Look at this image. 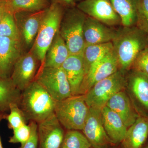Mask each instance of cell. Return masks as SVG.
I'll use <instances>...</instances> for the list:
<instances>
[{
  "label": "cell",
  "mask_w": 148,
  "mask_h": 148,
  "mask_svg": "<svg viewBox=\"0 0 148 148\" xmlns=\"http://www.w3.org/2000/svg\"><path fill=\"white\" fill-rule=\"evenodd\" d=\"M148 34L136 26H121L116 29L112 42L119 65V70L125 74L140 51L148 47Z\"/></svg>",
  "instance_id": "1"
},
{
  "label": "cell",
  "mask_w": 148,
  "mask_h": 148,
  "mask_svg": "<svg viewBox=\"0 0 148 148\" xmlns=\"http://www.w3.org/2000/svg\"><path fill=\"white\" fill-rule=\"evenodd\" d=\"M56 101L35 80L21 92L19 108L27 121L38 123L54 114Z\"/></svg>",
  "instance_id": "2"
},
{
  "label": "cell",
  "mask_w": 148,
  "mask_h": 148,
  "mask_svg": "<svg viewBox=\"0 0 148 148\" xmlns=\"http://www.w3.org/2000/svg\"><path fill=\"white\" fill-rule=\"evenodd\" d=\"M65 10L60 5L51 3L47 10L31 49L39 61V69L42 67L48 49L59 31Z\"/></svg>",
  "instance_id": "3"
},
{
  "label": "cell",
  "mask_w": 148,
  "mask_h": 148,
  "mask_svg": "<svg viewBox=\"0 0 148 148\" xmlns=\"http://www.w3.org/2000/svg\"><path fill=\"white\" fill-rule=\"evenodd\" d=\"M88 111L84 95H78L56 101L54 113L60 124L66 129L82 130Z\"/></svg>",
  "instance_id": "4"
},
{
  "label": "cell",
  "mask_w": 148,
  "mask_h": 148,
  "mask_svg": "<svg viewBox=\"0 0 148 148\" xmlns=\"http://www.w3.org/2000/svg\"><path fill=\"white\" fill-rule=\"evenodd\" d=\"M86 17L76 6L65 10L59 33L65 40L71 54L82 53L85 45L84 27Z\"/></svg>",
  "instance_id": "5"
},
{
  "label": "cell",
  "mask_w": 148,
  "mask_h": 148,
  "mask_svg": "<svg viewBox=\"0 0 148 148\" xmlns=\"http://www.w3.org/2000/svg\"><path fill=\"white\" fill-rule=\"evenodd\" d=\"M126 86L125 74L118 70L95 84L84 94L85 101L88 108L102 110L113 95Z\"/></svg>",
  "instance_id": "6"
},
{
  "label": "cell",
  "mask_w": 148,
  "mask_h": 148,
  "mask_svg": "<svg viewBox=\"0 0 148 148\" xmlns=\"http://www.w3.org/2000/svg\"><path fill=\"white\" fill-rule=\"evenodd\" d=\"M35 80L42 86L56 101L71 96V86L62 67H43L37 73Z\"/></svg>",
  "instance_id": "7"
},
{
  "label": "cell",
  "mask_w": 148,
  "mask_h": 148,
  "mask_svg": "<svg viewBox=\"0 0 148 148\" xmlns=\"http://www.w3.org/2000/svg\"><path fill=\"white\" fill-rule=\"evenodd\" d=\"M47 9L39 12L20 11L14 14L24 52L32 49Z\"/></svg>",
  "instance_id": "8"
},
{
  "label": "cell",
  "mask_w": 148,
  "mask_h": 148,
  "mask_svg": "<svg viewBox=\"0 0 148 148\" xmlns=\"http://www.w3.org/2000/svg\"><path fill=\"white\" fill-rule=\"evenodd\" d=\"M40 63L30 49L24 52L17 59L10 75L14 84L22 91L35 80Z\"/></svg>",
  "instance_id": "9"
},
{
  "label": "cell",
  "mask_w": 148,
  "mask_h": 148,
  "mask_svg": "<svg viewBox=\"0 0 148 148\" xmlns=\"http://www.w3.org/2000/svg\"><path fill=\"white\" fill-rule=\"evenodd\" d=\"M118 70V62L113 49L90 67L85 76L79 95H84L95 84Z\"/></svg>",
  "instance_id": "10"
},
{
  "label": "cell",
  "mask_w": 148,
  "mask_h": 148,
  "mask_svg": "<svg viewBox=\"0 0 148 148\" xmlns=\"http://www.w3.org/2000/svg\"><path fill=\"white\" fill-rule=\"evenodd\" d=\"M76 7L86 16L109 27L121 26V19L111 0H83L77 4Z\"/></svg>",
  "instance_id": "11"
},
{
  "label": "cell",
  "mask_w": 148,
  "mask_h": 148,
  "mask_svg": "<svg viewBox=\"0 0 148 148\" xmlns=\"http://www.w3.org/2000/svg\"><path fill=\"white\" fill-rule=\"evenodd\" d=\"M129 96L140 116H148V76L132 71L126 76Z\"/></svg>",
  "instance_id": "12"
},
{
  "label": "cell",
  "mask_w": 148,
  "mask_h": 148,
  "mask_svg": "<svg viewBox=\"0 0 148 148\" xmlns=\"http://www.w3.org/2000/svg\"><path fill=\"white\" fill-rule=\"evenodd\" d=\"M82 130L92 148H107L112 143L103 126L101 110L89 108Z\"/></svg>",
  "instance_id": "13"
},
{
  "label": "cell",
  "mask_w": 148,
  "mask_h": 148,
  "mask_svg": "<svg viewBox=\"0 0 148 148\" xmlns=\"http://www.w3.org/2000/svg\"><path fill=\"white\" fill-rule=\"evenodd\" d=\"M38 124V148H61L64 129L54 113Z\"/></svg>",
  "instance_id": "14"
},
{
  "label": "cell",
  "mask_w": 148,
  "mask_h": 148,
  "mask_svg": "<svg viewBox=\"0 0 148 148\" xmlns=\"http://www.w3.org/2000/svg\"><path fill=\"white\" fill-rule=\"evenodd\" d=\"M23 53L19 41L0 36V78L10 77L14 64Z\"/></svg>",
  "instance_id": "15"
},
{
  "label": "cell",
  "mask_w": 148,
  "mask_h": 148,
  "mask_svg": "<svg viewBox=\"0 0 148 148\" xmlns=\"http://www.w3.org/2000/svg\"><path fill=\"white\" fill-rule=\"evenodd\" d=\"M106 106L119 116L127 128L140 116L125 90L113 95L106 103Z\"/></svg>",
  "instance_id": "16"
},
{
  "label": "cell",
  "mask_w": 148,
  "mask_h": 148,
  "mask_svg": "<svg viewBox=\"0 0 148 148\" xmlns=\"http://www.w3.org/2000/svg\"><path fill=\"white\" fill-rule=\"evenodd\" d=\"M116 29L87 16L84 27L85 45L112 42Z\"/></svg>",
  "instance_id": "17"
},
{
  "label": "cell",
  "mask_w": 148,
  "mask_h": 148,
  "mask_svg": "<svg viewBox=\"0 0 148 148\" xmlns=\"http://www.w3.org/2000/svg\"><path fill=\"white\" fill-rule=\"evenodd\" d=\"M69 81L72 95H79L85 71L82 53L71 54L61 66Z\"/></svg>",
  "instance_id": "18"
},
{
  "label": "cell",
  "mask_w": 148,
  "mask_h": 148,
  "mask_svg": "<svg viewBox=\"0 0 148 148\" xmlns=\"http://www.w3.org/2000/svg\"><path fill=\"white\" fill-rule=\"evenodd\" d=\"M101 114L103 126L112 143H121L128 128L119 116L107 106L102 109Z\"/></svg>",
  "instance_id": "19"
},
{
  "label": "cell",
  "mask_w": 148,
  "mask_h": 148,
  "mask_svg": "<svg viewBox=\"0 0 148 148\" xmlns=\"http://www.w3.org/2000/svg\"><path fill=\"white\" fill-rule=\"evenodd\" d=\"M148 137V116H140L127 128L122 141L123 148H143Z\"/></svg>",
  "instance_id": "20"
},
{
  "label": "cell",
  "mask_w": 148,
  "mask_h": 148,
  "mask_svg": "<svg viewBox=\"0 0 148 148\" xmlns=\"http://www.w3.org/2000/svg\"><path fill=\"white\" fill-rule=\"evenodd\" d=\"M70 55L66 43L58 31L48 49L43 65L40 69L43 67L60 68Z\"/></svg>",
  "instance_id": "21"
},
{
  "label": "cell",
  "mask_w": 148,
  "mask_h": 148,
  "mask_svg": "<svg viewBox=\"0 0 148 148\" xmlns=\"http://www.w3.org/2000/svg\"><path fill=\"white\" fill-rule=\"evenodd\" d=\"M141 0H111L114 9L120 17L121 26H136Z\"/></svg>",
  "instance_id": "22"
},
{
  "label": "cell",
  "mask_w": 148,
  "mask_h": 148,
  "mask_svg": "<svg viewBox=\"0 0 148 148\" xmlns=\"http://www.w3.org/2000/svg\"><path fill=\"white\" fill-rule=\"evenodd\" d=\"M21 91L14 84L10 77L0 78V111H9L11 104H19Z\"/></svg>",
  "instance_id": "23"
},
{
  "label": "cell",
  "mask_w": 148,
  "mask_h": 148,
  "mask_svg": "<svg viewBox=\"0 0 148 148\" xmlns=\"http://www.w3.org/2000/svg\"><path fill=\"white\" fill-rule=\"evenodd\" d=\"M112 49V42L85 45L82 54L85 75L93 64Z\"/></svg>",
  "instance_id": "24"
},
{
  "label": "cell",
  "mask_w": 148,
  "mask_h": 148,
  "mask_svg": "<svg viewBox=\"0 0 148 148\" xmlns=\"http://www.w3.org/2000/svg\"><path fill=\"white\" fill-rule=\"evenodd\" d=\"M51 0H8L7 9L14 14L20 11L39 12L46 10L51 5Z\"/></svg>",
  "instance_id": "25"
},
{
  "label": "cell",
  "mask_w": 148,
  "mask_h": 148,
  "mask_svg": "<svg viewBox=\"0 0 148 148\" xmlns=\"http://www.w3.org/2000/svg\"><path fill=\"white\" fill-rule=\"evenodd\" d=\"M91 145L85 135L78 130H68L64 134L61 148H90Z\"/></svg>",
  "instance_id": "26"
},
{
  "label": "cell",
  "mask_w": 148,
  "mask_h": 148,
  "mask_svg": "<svg viewBox=\"0 0 148 148\" xmlns=\"http://www.w3.org/2000/svg\"><path fill=\"white\" fill-rule=\"evenodd\" d=\"M0 36L19 41V35L14 14L7 10L0 22Z\"/></svg>",
  "instance_id": "27"
},
{
  "label": "cell",
  "mask_w": 148,
  "mask_h": 148,
  "mask_svg": "<svg viewBox=\"0 0 148 148\" xmlns=\"http://www.w3.org/2000/svg\"><path fill=\"white\" fill-rule=\"evenodd\" d=\"M10 114L6 115L8 127L12 130L27 124V120L18 104H11L10 108Z\"/></svg>",
  "instance_id": "28"
},
{
  "label": "cell",
  "mask_w": 148,
  "mask_h": 148,
  "mask_svg": "<svg viewBox=\"0 0 148 148\" xmlns=\"http://www.w3.org/2000/svg\"><path fill=\"white\" fill-rule=\"evenodd\" d=\"M13 131V135L9 140L10 143L12 144L20 143L21 145H23L28 141L31 136V127L29 124H24Z\"/></svg>",
  "instance_id": "29"
},
{
  "label": "cell",
  "mask_w": 148,
  "mask_h": 148,
  "mask_svg": "<svg viewBox=\"0 0 148 148\" xmlns=\"http://www.w3.org/2000/svg\"><path fill=\"white\" fill-rule=\"evenodd\" d=\"M130 70L140 72L148 76V47L138 53L132 63Z\"/></svg>",
  "instance_id": "30"
},
{
  "label": "cell",
  "mask_w": 148,
  "mask_h": 148,
  "mask_svg": "<svg viewBox=\"0 0 148 148\" xmlns=\"http://www.w3.org/2000/svg\"><path fill=\"white\" fill-rule=\"evenodd\" d=\"M136 27L148 34V0H141L138 9Z\"/></svg>",
  "instance_id": "31"
},
{
  "label": "cell",
  "mask_w": 148,
  "mask_h": 148,
  "mask_svg": "<svg viewBox=\"0 0 148 148\" xmlns=\"http://www.w3.org/2000/svg\"><path fill=\"white\" fill-rule=\"evenodd\" d=\"M31 127V134L29 140L20 148H38V124L34 121H30L29 123Z\"/></svg>",
  "instance_id": "32"
},
{
  "label": "cell",
  "mask_w": 148,
  "mask_h": 148,
  "mask_svg": "<svg viewBox=\"0 0 148 148\" xmlns=\"http://www.w3.org/2000/svg\"><path fill=\"white\" fill-rule=\"evenodd\" d=\"M51 3L60 5L65 9L76 6L77 3L74 0H51Z\"/></svg>",
  "instance_id": "33"
},
{
  "label": "cell",
  "mask_w": 148,
  "mask_h": 148,
  "mask_svg": "<svg viewBox=\"0 0 148 148\" xmlns=\"http://www.w3.org/2000/svg\"><path fill=\"white\" fill-rule=\"evenodd\" d=\"M7 9L6 1L0 0V22Z\"/></svg>",
  "instance_id": "34"
},
{
  "label": "cell",
  "mask_w": 148,
  "mask_h": 148,
  "mask_svg": "<svg viewBox=\"0 0 148 148\" xmlns=\"http://www.w3.org/2000/svg\"><path fill=\"white\" fill-rule=\"evenodd\" d=\"M6 115L5 113L1 111H0V122L3 119H5ZM0 148H3L2 144L1 141V138H0Z\"/></svg>",
  "instance_id": "35"
},
{
  "label": "cell",
  "mask_w": 148,
  "mask_h": 148,
  "mask_svg": "<svg viewBox=\"0 0 148 148\" xmlns=\"http://www.w3.org/2000/svg\"><path fill=\"white\" fill-rule=\"evenodd\" d=\"M75 2L76 3H79V2L81 1H83V0H74Z\"/></svg>",
  "instance_id": "36"
},
{
  "label": "cell",
  "mask_w": 148,
  "mask_h": 148,
  "mask_svg": "<svg viewBox=\"0 0 148 148\" xmlns=\"http://www.w3.org/2000/svg\"><path fill=\"white\" fill-rule=\"evenodd\" d=\"M144 148H148V144Z\"/></svg>",
  "instance_id": "37"
},
{
  "label": "cell",
  "mask_w": 148,
  "mask_h": 148,
  "mask_svg": "<svg viewBox=\"0 0 148 148\" xmlns=\"http://www.w3.org/2000/svg\"><path fill=\"white\" fill-rule=\"evenodd\" d=\"M1 1H6L8 0H1Z\"/></svg>",
  "instance_id": "38"
},
{
  "label": "cell",
  "mask_w": 148,
  "mask_h": 148,
  "mask_svg": "<svg viewBox=\"0 0 148 148\" xmlns=\"http://www.w3.org/2000/svg\"><path fill=\"white\" fill-rule=\"evenodd\" d=\"M147 40H148V34L147 35Z\"/></svg>",
  "instance_id": "39"
},
{
  "label": "cell",
  "mask_w": 148,
  "mask_h": 148,
  "mask_svg": "<svg viewBox=\"0 0 148 148\" xmlns=\"http://www.w3.org/2000/svg\"><path fill=\"white\" fill-rule=\"evenodd\" d=\"M90 148H92V147H90Z\"/></svg>",
  "instance_id": "40"
}]
</instances>
